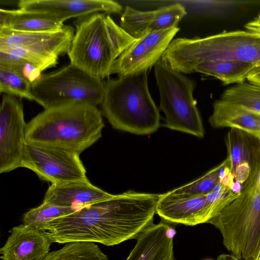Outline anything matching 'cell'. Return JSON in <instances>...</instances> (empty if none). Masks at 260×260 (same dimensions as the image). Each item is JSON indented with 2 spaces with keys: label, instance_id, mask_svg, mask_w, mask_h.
I'll list each match as a JSON object with an SVG mask.
<instances>
[{
  "label": "cell",
  "instance_id": "6da1fadb",
  "mask_svg": "<svg viewBox=\"0 0 260 260\" xmlns=\"http://www.w3.org/2000/svg\"><path fill=\"white\" fill-rule=\"evenodd\" d=\"M159 194L128 190L54 219L44 227L52 242L118 245L153 224Z\"/></svg>",
  "mask_w": 260,
  "mask_h": 260
},
{
  "label": "cell",
  "instance_id": "7a4b0ae2",
  "mask_svg": "<svg viewBox=\"0 0 260 260\" xmlns=\"http://www.w3.org/2000/svg\"><path fill=\"white\" fill-rule=\"evenodd\" d=\"M102 112L78 104L45 109L28 123L25 142L68 149L80 154L102 137Z\"/></svg>",
  "mask_w": 260,
  "mask_h": 260
},
{
  "label": "cell",
  "instance_id": "3957f363",
  "mask_svg": "<svg viewBox=\"0 0 260 260\" xmlns=\"http://www.w3.org/2000/svg\"><path fill=\"white\" fill-rule=\"evenodd\" d=\"M74 23L75 34L67 54L70 63L101 80L111 75L115 60L138 40L105 13L77 19Z\"/></svg>",
  "mask_w": 260,
  "mask_h": 260
},
{
  "label": "cell",
  "instance_id": "277c9868",
  "mask_svg": "<svg viewBox=\"0 0 260 260\" xmlns=\"http://www.w3.org/2000/svg\"><path fill=\"white\" fill-rule=\"evenodd\" d=\"M173 70L193 73L205 61L224 60L260 67V36L248 30L223 31L205 38L172 40L161 58Z\"/></svg>",
  "mask_w": 260,
  "mask_h": 260
},
{
  "label": "cell",
  "instance_id": "5b68a950",
  "mask_svg": "<svg viewBox=\"0 0 260 260\" xmlns=\"http://www.w3.org/2000/svg\"><path fill=\"white\" fill-rule=\"evenodd\" d=\"M102 111L112 126L137 135L152 134L160 126L159 110L148 85V70L105 82Z\"/></svg>",
  "mask_w": 260,
  "mask_h": 260
},
{
  "label": "cell",
  "instance_id": "8992f818",
  "mask_svg": "<svg viewBox=\"0 0 260 260\" xmlns=\"http://www.w3.org/2000/svg\"><path fill=\"white\" fill-rule=\"evenodd\" d=\"M31 91L44 109L78 104L97 106L103 101L105 83L70 63L41 74L32 82Z\"/></svg>",
  "mask_w": 260,
  "mask_h": 260
},
{
  "label": "cell",
  "instance_id": "52a82bcc",
  "mask_svg": "<svg viewBox=\"0 0 260 260\" xmlns=\"http://www.w3.org/2000/svg\"><path fill=\"white\" fill-rule=\"evenodd\" d=\"M160 96L159 108L165 114L163 126L199 138L205 131L193 96L195 83L172 69L161 58L154 65Z\"/></svg>",
  "mask_w": 260,
  "mask_h": 260
},
{
  "label": "cell",
  "instance_id": "ba28073f",
  "mask_svg": "<svg viewBox=\"0 0 260 260\" xmlns=\"http://www.w3.org/2000/svg\"><path fill=\"white\" fill-rule=\"evenodd\" d=\"M80 154L60 147L25 142L20 167L51 184L88 179Z\"/></svg>",
  "mask_w": 260,
  "mask_h": 260
},
{
  "label": "cell",
  "instance_id": "9c48e42d",
  "mask_svg": "<svg viewBox=\"0 0 260 260\" xmlns=\"http://www.w3.org/2000/svg\"><path fill=\"white\" fill-rule=\"evenodd\" d=\"M26 126L21 99L4 94L0 109V173L20 167Z\"/></svg>",
  "mask_w": 260,
  "mask_h": 260
},
{
  "label": "cell",
  "instance_id": "30bf717a",
  "mask_svg": "<svg viewBox=\"0 0 260 260\" xmlns=\"http://www.w3.org/2000/svg\"><path fill=\"white\" fill-rule=\"evenodd\" d=\"M179 29L173 27L138 39L115 60L111 74L120 77L148 70L161 59Z\"/></svg>",
  "mask_w": 260,
  "mask_h": 260
},
{
  "label": "cell",
  "instance_id": "8fae6325",
  "mask_svg": "<svg viewBox=\"0 0 260 260\" xmlns=\"http://www.w3.org/2000/svg\"><path fill=\"white\" fill-rule=\"evenodd\" d=\"M74 28L65 25L61 29L45 31L24 32L0 28V50L19 48L58 58L68 54L75 34Z\"/></svg>",
  "mask_w": 260,
  "mask_h": 260
},
{
  "label": "cell",
  "instance_id": "7c38bea8",
  "mask_svg": "<svg viewBox=\"0 0 260 260\" xmlns=\"http://www.w3.org/2000/svg\"><path fill=\"white\" fill-rule=\"evenodd\" d=\"M186 13L185 7L179 3L147 11L127 6L121 15L120 26L132 37L139 39L151 32L177 26Z\"/></svg>",
  "mask_w": 260,
  "mask_h": 260
},
{
  "label": "cell",
  "instance_id": "4fadbf2b",
  "mask_svg": "<svg viewBox=\"0 0 260 260\" xmlns=\"http://www.w3.org/2000/svg\"><path fill=\"white\" fill-rule=\"evenodd\" d=\"M17 5L19 9L54 14L62 22L99 12L120 13L123 9L119 3L112 0H20Z\"/></svg>",
  "mask_w": 260,
  "mask_h": 260
},
{
  "label": "cell",
  "instance_id": "5bb4252c",
  "mask_svg": "<svg viewBox=\"0 0 260 260\" xmlns=\"http://www.w3.org/2000/svg\"><path fill=\"white\" fill-rule=\"evenodd\" d=\"M0 249L3 260H43L49 253L51 241L44 231L24 224L14 226Z\"/></svg>",
  "mask_w": 260,
  "mask_h": 260
},
{
  "label": "cell",
  "instance_id": "9a60e30c",
  "mask_svg": "<svg viewBox=\"0 0 260 260\" xmlns=\"http://www.w3.org/2000/svg\"><path fill=\"white\" fill-rule=\"evenodd\" d=\"M113 196L86 179L51 184L46 192L43 202L58 206L81 208Z\"/></svg>",
  "mask_w": 260,
  "mask_h": 260
},
{
  "label": "cell",
  "instance_id": "2e32d148",
  "mask_svg": "<svg viewBox=\"0 0 260 260\" xmlns=\"http://www.w3.org/2000/svg\"><path fill=\"white\" fill-rule=\"evenodd\" d=\"M171 223L162 220L153 224L137 238V243L125 260H175L173 238L168 234Z\"/></svg>",
  "mask_w": 260,
  "mask_h": 260
},
{
  "label": "cell",
  "instance_id": "e0dca14e",
  "mask_svg": "<svg viewBox=\"0 0 260 260\" xmlns=\"http://www.w3.org/2000/svg\"><path fill=\"white\" fill-rule=\"evenodd\" d=\"M225 144L235 182L243 185L249 176L252 158L260 142L241 130L231 128L225 136Z\"/></svg>",
  "mask_w": 260,
  "mask_h": 260
},
{
  "label": "cell",
  "instance_id": "ac0fdd59",
  "mask_svg": "<svg viewBox=\"0 0 260 260\" xmlns=\"http://www.w3.org/2000/svg\"><path fill=\"white\" fill-rule=\"evenodd\" d=\"M207 196L174 200L159 198L156 213L161 220L172 224L193 226L207 223Z\"/></svg>",
  "mask_w": 260,
  "mask_h": 260
},
{
  "label": "cell",
  "instance_id": "d6986e66",
  "mask_svg": "<svg viewBox=\"0 0 260 260\" xmlns=\"http://www.w3.org/2000/svg\"><path fill=\"white\" fill-rule=\"evenodd\" d=\"M213 128L230 127L241 130L260 142V113L221 100L215 101L209 118Z\"/></svg>",
  "mask_w": 260,
  "mask_h": 260
},
{
  "label": "cell",
  "instance_id": "ffe728a7",
  "mask_svg": "<svg viewBox=\"0 0 260 260\" xmlns=\"http://www.w3.org/2000/svg\"><path fill=\"white\" fill-rule=\"evenodd\" d=\"M64 25L54 14L39 11L0 9V28L36 32L61 29Z\"/></svg>",
  "mask_w": 260,
  "mask_h": 260
},
{
  "label": "cell",
  "instance_id": "44dd1931",
  "mask_svg": "<svg viewBox=\"0 0 260 260\" xmlns=\"http://www.w3.org/2000/svg\"><path fill=\"white\" fill-rule=\"evenodd\" d=\"M255 67L250 63L234 60L205 61L199 64L193 73L198 72L215 77L224 84H240L247 79Z\"/></svg>",
  "mask_w": 260,
  "mask_h": 260
},
{
  "label": "cell",
  "instance_id": "7402d4cb",
  "mask_svg": "<svg viewBox=\"0 0 260 260\" xmlns=\"http://www.w3.org/2000/svg\"><path fill=\"white\" fill-rule=\"evenodd\" d=\"M229 161L226 158L199 178L182 186L159 194L162 200H174L208 194L221 181L222 171Z\"/></svg>",
  "mask_w": 260,
  "mask_h": 260
},
{
  "label": "cell",
  "instance_id": "603a6c76",
  "mask_svg": "<svg viewBox=\"0 0 260 260\" xmlns=\"http://www.w3.org/2000/svg\"><path fill=\"white\" fill-rule=\"evenodd\" d=\"M43 260H108V258L94 243L73 242L50 252Z\"/></svg>",
  "mask_w": 260,
  "mask_h": 260
},
{
  "label": "cell",
  "instance_id": "cb8c5ba5",
  "mask_svg": "<svg viewBox=\"0 0 260 260\" xmlns=\"http://www.w3.org/2000/svg\"><path fill=\"white\" fill-rule=\"evenodd\" d=\"M81 208L62 207L43 202L38 207L26 212L22 218L23 224L40 231H43L45 226L56 218L72 214Z\"/></svg>",
  "mask_w": 260,
  "mask_h": 260
},
{
  "label": "cell",
  "instance_id": "d4e9b609",
  "mask_svg": "<svg viewBox=\"0 0 260 260\" xmlns=\"http://www.w3.org/2000/svg\"><path fill=\"white\" fill-rule=\"evenodd\" d=\"M220 99L260 113L259 86L245 82L238 84L226 89Z\"/></svg>",
  "mask_w": 260,
  "mask_h": 260
},
{
  "label": "cell",
  "instance_id": "484cf974",
  "mask_svg": "<svg viewBox=\"0 0 260 260\" xmlns=\"http://www.w3.org/2000/svg\"><path fill=\"white\" fill-rule=\"evenodd\" d=\"M32 82L19 73L0 66V92L5 94L35 101Z\"/></svg>",
  "mask_w": 260,
  "mask_h": 260
},
{
  "label": "cell",
  "instance_id": "4316f807",
  "mask_svg": "<svg viewBox=\"0 0 260 260\" xmlns=\"http://www.w3.org/2000/svg\"><path fill=\"white\" fill-rule=\"evenodd\" d=\"M240 192H236L232 187L219 182L207 196V223L237 198Z\"/></svg>",
  "mask_w": 260,
  "mask_h": 260
},
{
  "label": "cell",
  "instance_id": "83f0119b",
  "mask_svg": "<svg viewBox=\"0 0 260 260\" xmlns=\"http://www.w3.org/2000/svg\"><path fill=\"white\" fill-rule=\"evenodd\" d=\"M0 66L13 70L27 77L32 82L42 73L30 62L17 55L0 51Z\"/></svg>",
  "mask_w": 260,
  "mask_h": 260
},
{
  "label": "cell",
  "instance_id": "f1b7e54d",
  "mask_svg": "<svg viewBox=\"0 0 260 260\" xmlns=\"http://www.w3.org/2000/svg\"><path fill=\"white\" fill-rule=\"evenodd\" d=\"M4 51L20 56L36 67L41 72L48 68L55 67L58 63V58L45 56L25 49L15 48Z\"/></svg>",
  "mask_w": 260,
  "mask_h": 260
},
{
  "label": "cell",
  "instance_id": "f546056e",
  "mask_svg": "<svg viewBox=\"0 0 260 260\" xmlns=\"http://www.w3.org/2000/svg\"><path fill=\"white\" fill-rule=\"evenodd\" d=\"M244 27L246 30L260 36V13L253 20L247 23Z\"/></svg>",
  "mask_w": 260,
  "mask_h": 260
},
{
  "label": "cell",
  "instance_id": "4dcf8cb0",
  "mask_svg": "<svg viewBox=\"0 0 260 260\" xmlns=\"http://www.w3.org/2000/svg\"><path fill=\"white\" fill-rule=\"evenodd\" d=\"M246 80L251 84L260 86V67H255L249 73Z\"/></svg>",
  "mask_w": 260,
  "mask_h": 260
},
{
  "label": "cell",
  "instance_id": "1f68e13d",
  "mask_svg": "<svg viewBox=\"0 0 260 260\" xmlns=\"http://www.w3.org/2000/svg\"><path fill=\"white\" fill-rule=\"evenodd\" d=\"M216 260H242L232 254L223 253L219 255Z\"/></svg>",
  "mask_w": 260,
  "mask_h": 260
},
{
  "label": "cell",
  "instance_id": "d6a6232c",
  "mask_svg": "<svg viewBox=\"0 0 260 260\" xmlns=\"http://www.w3.org/2000/svg\"><path fill=\"white\" fill-rule=\"evenodd\" d=\"M255 260H260V251L258 254L257 256H256V258L255 259Z\"/></svg>",
  "mask_w": 260,
  "mask_h": 260
},
{
  "label": "cell",
  "instance_id": "836d02e7",
  "mask_svg": "<svg viewBox=\"0 0 260 260\" xmlns=\"http://www.w3.org/2000/svg\"><path fill=\"white\" fill-rule=\"evenodd\" d=\"M204 260H212V259H204Z\"/></svg>",
  "mask_w": 260,
  "mask_h": 260
}]
</instances>
